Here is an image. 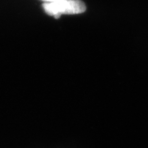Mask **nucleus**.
Listing matches in <instances>:
<instances>
[{
  "mask_svg": "<svg viewBox=\"0 0 148 148\" xmlns=\"http://www.w3.org/2000/svg\"><path fill=\"white\" fill-rule=\"evenodd\" d=\"M43 8L49 16L59 19L62 14H76L85 12L86 7L81 0H63L56 3H44Z\"/></svg>",
  "mask_w": 148,
  "mask_h": 148,
  "instance_id": "nucleus-1",
  "label": "nucleus"
},
{
  "mask_svg": "<svg viewBox=\"0 0 148 148\" xmlns=\"http://www.w3.org/2000/svg\"><path fill=\"white\" fill-rule=\"evenodd\" d=\"M43 1L45 2L46 3H56L62 1L63 0H42Z\"/></svg>",
  "mask_w": 148,
  "mask_h": 148,
  "instance_id": "nucleus-2",
  "label": "nucleus"
}]
</instances>
